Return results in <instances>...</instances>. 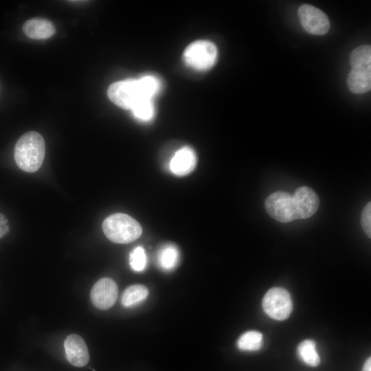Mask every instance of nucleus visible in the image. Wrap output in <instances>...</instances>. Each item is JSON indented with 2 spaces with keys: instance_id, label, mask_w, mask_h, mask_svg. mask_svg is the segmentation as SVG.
<instances>
[{
  "instance_id": "nucleus-1",
  "label": "nucleus",
  "mask_w": 371,
  "mask_h": 371,
  "mask_svg": "<svg viewBox=\"0 0 371 371\" xmlns=\"http://www.w3.org/2000/svg\"><path fill=\"white\" fill-rule=\"evenodd\" d=\"M319 199L311 188L301 186L293 194L277 191L267 196L265 208L273 219L281 223H289L296 219L312 216L317 210Z\"/></svg>"
},
{
  "instance_id": "nucleus-2",
  "label": "nucleus",
  "mask_w": 371,
  "mask_h": 371,
  "mask_svg": "<svg viewBox=\"0 0 371 371\" xmlns=\"http://www.w3.org/2000/svg\"><path fill=\"white\" fill-rule=\"evenodd\" d=\"M160 88L159 80L153 76L128 79L111 84L107 91L109 100L117 106L132 110L145 100H153Z\"/></svg>"
},
{
  "instance_id": "nucleus-3",
  "label": "nucleus",
  "mask_w": 371,
  "mask_h": 371,
  "mask_svg": "<svg viewBox=\"0 0 371 371\" xmlns=\"http://www.w3.org/2000/svg\"><path fill=\"white\" fill-rule=\"evenodd\" d=\"M45 155L43 136L36 131L23 134L16 142L14 150L18 167L27 172H34L42 166Z\"/></svg>"
},
{
  "instance_id": "nucleus-4",
  "label": "nucleus",
  "mask_w": 371,
  "mask_h": 371,
  "mask_svg": "<svg viewBox=\"0 0 371 371\" xmlns=\"http://www.w3.org/2000/svg\"><path fill=\"white\" fill-rule=\"evenodd\" d=\"M102 230L106 238L115 243L127 244L140 237L142 228L133 218L124 213H115L106 217L102 223Z\"/></svg>"
},
{
  "instance_id": "nucleus-5",
  "label": "nucleus",
  "mask_w": 371,
  "mask_h": 371,
  "mask_svg": "<svg viewBox=\"0 0 371 371\" xmlns=\"http://www.w3.org/2000/svg\"><path fill=\"white\" fill-rule=\"evenodd\" d=\"M217 49L208 41H197L189 45L183 52L185 63L190 67L199 71L207 70L215 63Z\"/></svg>"
},
{
  "instance_id": "nucleus-6",
  "label": "nucleus",
  "mask_w": 371,
  "mask_h": 371,
  "mask_svg": "<svg viewBox=\"0 0 371 371\" xmlns=\"http://www.w3.org/2000/svg\"><path fill=\"white\" fill-rule=\"evenodd\" d=\"M262 308L272 319L284 320L289 317L293 309L291 295L283 288H272L265 293L262 299Z\"/></svg>"
},
{
  "instance_id": "nucleus-7",
  "label": "nucleus",
  "mask_w": 371,
  "mask_h": 371,
  "mask_svg": "<svg viewBox=\"0 0 371 371\" xmlns=\"http://www.w3.org/2000/svg\"><path fill=\"white\" fill-rule=\"evenodd\" d=\"M298 16L303 27L310 34L324 35L330 29V21L326 14L312 5H301Z\"/></svg>"
},
{
  "instance_id": "nucleus-8",
  "label": "nucleus",
  "mask_w": 371,
  "mask_h": 371,
  "mask_svg": "<svg viewBox=\"0 0 371 371\" xmlns=\"http://www.w3.org/2000/svg\"><path fill=\"white\" fill-rule=\"evenodd\" d=\"M117 293L118 289L115 282L111 278H103L93 286L90 297L96 308L106 310L115 304Z\"/></svg>"
},
{
  "instance_id": "nucleus-9",
  "label": "nucleus",
  "mask_w": 371,
  "mask_h": 371,
  "mask_svg": "<svg viewBox=\"0 0 371 371\" xmlns=\"http://www.w3.org/2000/svg\"><path fill=\"white\" fill-rule=\"evenodd\" d=\"M64 348L67 359L71 365L83 367L89 362V350L80 336L76 334L68 335L64 341Z\"/></svg>"
},
{
  "instance_id": "nucleus-10",
  "label": "nucleus",
  "mask_w": 371,
  "mask_h": 371,
  "mask_svg": "<svg viewBox=\"0 0 371 371\" xmlns=\"http://www.w3.org/2000/svg\"><path fill=\"white\" fill-rule=\"evenodd\" d=\"M347 83L352 93H363L369 91L371 89V64L352 66Z\"/></svg>"
},
{
  "instance_id": "nucleus-11",
  "label": "nucleus",
  "mask_w": 371,
  "mask_h": 371,
  "mask_svg": "<svg viewBox=\"0 0 371 371\" xmlns=\"http://www.w3.org/2000/svg\"><path fill=\"white\" fill-rule=\"evenodd\" d=\"M196 164V156L192 148L184 146L178 150L172 157L169 168L177 176H185L190 173Z\"/></svg>"
},
{
  "instance_id": "nucleus-12",
  "label": "nucleus",
  "mask_w": 371,
  "mask_h": 371,
  "mask_svg": "<svg viewBox=\"0 0 371 371\" xmlns=\"http://www.w3.org/2000/svg\"><path fill=\"white\" fill-rule=\"evenodd\" d=\"M23 33L32 39H47L54 35L56 28L49 20L34 18L27 20L23 25Z\"/></svg>"
},
{
  "instance_id": "nucleus-13",
  "label": "nucleus",
  "mask_w": 371,
  "mask_h": 371,
  "mask_svg": "<svg viewBox=\"0 0 371 371\" xmlns=\"http://www.w3.org/2000/svg\"><path fill=\"white\" fill-rule=\"evenodd\" d=\"M179 260V251L174 245H165L158 252V264L164 270L170 271L173 269L177 265Z\"/></svg>"
},
{
  "instance_id": "nucleus-14",
  "label": "nucleus",
  "mask_w": 371,
  "mask_h": 371,
  "mask_svg": "<svg viewBox=\"0 0 371 371\" xmlns=\"http://www.w3.org/2000/svg\"><path fill=\"white\" fill-rule=\"evenodd\" d=\"M148 295V289L144 285H131L123 292L121 302L124 307H131L142 302Z\"/></svg>"
},
{
  "instance_id": "nucleus-15",
  "label": "nucleus",
  "mask_w": 371,
  "mask_h": 371,
  "mask_svg": "<svg viewBox=\"0 0 371 371\" xmlns=\"http://www.w3.org/2000/svg\"><path fill=\"white\" fill-rule=\"evenodd\" d=\"M297 354L301 360L309 366L316 367L320 363L319 355L316 350V344L311 339H306L299 344Z\"/></svg>"
},
{
  "instance_id": "nucleus-16",
  "label": "nucleus",
  "mask_w": 371,
  "mask_h": 371,
  "mask_svg": "<svg viewBox=\"0 0 371 371\" xmlns=\"http://www.w3.org/2000/svg\"><path fill=\"white\" fill-rule=\"evenodd\" d=\"M262 335L256 330L243 333L237 341L238 348L244 351H256L262 346Z\"/></svg>"
},
{
  "instance_id": "nucleus-17",
  "label": "nucleus",
  "mask_w": 371,
  "mask_h": 371,
  "mask_svg": "<svg viewBox=\"0 0 371 371\" xmlns=\"http://www.w3.org/2000/svg\"><path fill=\"white\" fill-rule=\"evenodd\" d=\"M134 116L139 120L147 122L154 115L155 109L152 100H145L139 102L132 109Z\"/></svg>"
},
{
  "instance_id": "nucleus-18",
  "label": "nucleus",
  "mask_w": 371,
  "mask_h": 371,
  "mask_svg": "<svg viewBox=\"0 0 371 371\" xmlns=\"http://www.w3.org/2000/svg\"><path fill=\"white\" fill-rule=\"evenodd\" d=\"M129 264L135 271L140 272L145 269L147 258L143 247L139 246L132 250L129 255Z\"/></svg>"
},
{
  "instance_id": "nucleus-19",
  "label": "nucleus",
  "mask_w": 371,
  "mask_h": 371,
  "mask_svg": "<svg viewBox=\"0 0 371 371\" xmlns=\"http://www.w3.org/2000/svg\"><path fill=\"white\" fill-rule=\"evenodd\" d=\"M351 66L359 64H371L370 45H364L356 47L350 54Z\"/></svg>"
},
{
  "instance_id": "nucleus-20",
  "label": "nucleus",
  "mask_w": 371,
  "mask_h": 371,
  "mask_svg": "<svg viewBox=\"0 0 371 371\" xmlns=\"http://www.w3.org/2000/svg\"><path fill=\"white\" fill-rule=\"evenodd\" d=\"M361 225L366 234L371 237V203L368 202L363 207L361 214Z\"/></svg>"
},
{
  "instance_id": "nucleus-21",
  "label": "nucleus",
  "mask_w": 371,
  "mask_h": 371,
  "mask_svg": "<svg viewBox=\"0 0 371 371\" xmlns=\"http://www.w3.org/2000/svg\"><path fill=\"white\" fill-rule=\"evenodd\" d=\"M10 232V225L7 218L0 213V238L5 236Z\"/></svg>"
},
{
  "instance_id": "nucleus-22",
  "label": "nucleus",
  "mask_w": 371,
  "mask_h": 371,
  "mask_svg": "<svg viewBox=\"0 0 371 371\" xmlns=\"http://www.w3.org/2000/svg\"><path fill=\"white\" fill-rule=\"evenodd\" d=\"M362 371H371V358L369 357L365 362Z\"/></svg>"
}]
</instances>
